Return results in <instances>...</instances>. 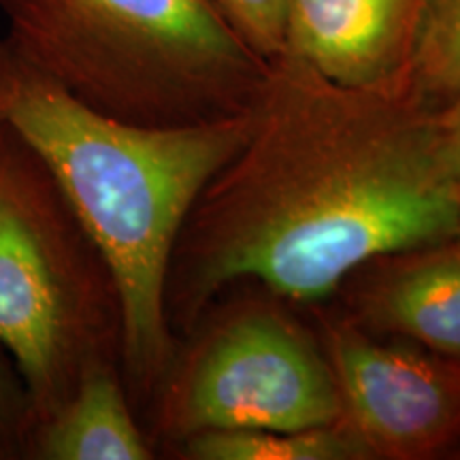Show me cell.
Listing matches in <instances>:
<instances>
[{
	"label": "cell",
	"mask_w": 460,
	"mask_h": 460,
	"mask_svg": "<svg viewBox=\"0 0 460 460\" xmlns=\"http://www.w3.org/2000/svg\"><path fill=\"white\" fill-rule=\"evenodd\" d=\"M278 62L243 147L200 192L172 250L169 326L228 281L318 301L371 258L458 237L460 180L437 109L407 75L345 88L295 58Z\"/></svg>",
	"instance_id": "6da1fadb"
},
{
	"label": "cell",
	"mask_w": 460,
	"mask_h": 460,
	"mask_svg": "<svg viewBox=\"0 0 460 460\" xmlns=\"http://www.w3.org/2000/svg\"><path fill=\"white\" fill-rule=\"evenodd\" d=\"M7 113L111 271L126 373L139 388L154 386L172 354V250L200 192L243 147L254 105L194 124H130L73 99L9 49Z\"/></svg>",
	"instance_id": "7a4b0ae2"
},
{
	"label": "cell",
	"mask_w": 460,
	"mask_h": 460,
	"mask_svg": "<svg viewBox=\"0 0 460 460\" xmlns=\"http://www.w3.org/2000/svg\"><path fill=\"white\" fill-rule=\"evenodd\" d=\"M0 13L22 65L130 124L239 113L230 107L264 84L261 56L216 0H0Z\"/></svg>",
	"instance_id": "3957f363"
},
{
	"label": "cell",
	"mask_w": 460,
	"mask_h": 460,
	"mask_svg": "<svg viewBox=\"0 0 460 460\" xmlns=\"http://www.w3.org/2000/svg\"><path fill=\"white\" fill-rule=\"evenodd\" d=\"M0 348L51 416L94 362L122 358L115 281L39 154L9 128L0 147Z\"/></svg>",
	"instance_id": "277c9868"
},
{
	"label": "cell",
	"mask_w": 460,
	"mask_h": 460,
	"mask_svg": "<svg viewBox=\"0 0 460 460\" xmlns=\"http://www.w3.org/2000/svg\"><path fill=\"white\" fill-rule=\"evenodd\" d=\"M331 369L290 326L245 315L216 332L166 382L156 429L169 439L200 430H307L343 418Z\"/></svg>",
	"instance_id": "5b68a950"
},
{
	"label": "cell",
	"mask_w": 460,
	"mask_h": 460,
	"mask_svg": "<svg viewBox=\"0 0 460 460\" xmlns=\"http://www.w3.org/2000/svg\"><path fill=\"white\" fill-rule=\"evenodd\" d=\"M332 376L369 452L422 458L460 441V367L352 331L332 335Z\"/></svg>",
	"instance_id": "8992f818"
},
{
	"label": "cell",
	"mask_w": 460,
	"mask_h": 460,
	"mask_svg": "<svg viewBox=\"0 0 460 460\" xmlns=\"http://www.w3.org/2000/svg\"><path fill=\"white\" fill-rule=\"evenodd\" d=\"M427 0H290L284 56L345 88L405 77Z\"/></svg>",
	"instance_id": "52a82bcc"
},
{
	"label": "cell",
	"mask_w": 460,
	"mask_h": 460,
	"mask_svg": "<svg viewBox=\"0 0 460 460\" xmlns=\"http://www.w3.org/2000/svg\"><path fill=\"white\" fill-rule=\"evenodd\" d=\"M147 437L132 416L115 362H94L58 410L31 430L28 460H147Z\"/></svg>",
	"instance_id": "ba28073f"
},
{
	"label": "cell",
	"mask_w": 460,
	"mask_h": 460,
	"mask_svg": "<svg viewBox=\"0 0 460 460\" xmlns=\"http://www.w3.org/2000/svg\"><path fill=\"white\" fill-rule=\"evenodd\" d=\"M377 318L460 362V245H439L396 275L377 298Z\"/></svg>",
	"instance_id": "9c48e42d"
},
{
	"label": "cell",
	"mask_w": 460,
	"mask_h": 460,
	"mask_svg": "<svg viewBox=\"0 0 460 460\" xmlns=\"http://www.w3.org/2000/svg\"><path fill=\"white\" fill-rule=\"evenodd\" d=\"M194 460H352L371 456L360 437L341 427L307 430H200L183 439Z\"/></svg>",
	"instance_id": "30bf717a"
},
{
	"label": "cell",
	"mask_w": 460,
	"mask_h": 460,
	"mask_svg": "<svg viewBox=\"0 0 460 460\" xmlns=\"http://www.w3.org/2000/svg\"><path fill=\"white\" fill-rule=\"evenodd\" d=\"M407 79L435 109L460 99V0L424 3Z\"/></svg>",
	"instance_id": "8fae6325"
},
{
	"label": "cell",
	"mask_w": 460,
	"mask_h": 460,
	"mask_svg": "<svg viewBox=\"0 0 460 460\" xmlns=\"http://www.w3.org/2000/svg\"><path fill=\"white\" fill-rule=\"evenodd\" d=\"M234 31L261 58L279 60L286 49L290 0H216Z\"/></svg>",
	"instance_id": "7c38bea8"
},
{
	"label": "cell",
	"mask_w": 460,
	"mask_h": 460,
	"mask_svg": "<svg viewBox=\"0 0 460 460\" xmlns=\"http://www.w3.org/2000/svg\"><path fill=\"white\" fill-rule=\"evenodd\" d=\"M34 413L13 360L0 348V460H24Z\"/></svg>",
	"instance_id": "4fadbf2b"
},
{
	"label": "cell",
	"mask_w": 460,
	"mask_h": 460,
	"mask_svg": "<svg viewBox=\"0 0 460 460\" xmlns=\"http://www.w3.org/2000/svg\"><path fill=\"white\" fill-rule=\"evenodd\" d=\"M437 124L446 163L460 180V99L437 109Z\"/></svg>",
	"instance_id": "5bb4252c"
},
{
	"label": "cell",
	"mask_w": 460,
	"mask_h": 460,
	"mask_svg": "<svg viewBox=\"0 0 460 460\" xmlns=\"http://www.w3.org/2000/svg\"><path fill=\"white\" fill-rule=\"evenodd\" d=\"M7 84H9V49L0 39V147L11 128L7 113Z\"/></svg>",
	"instance_id": "9a60e30c"
},
{
	"label": "cell",
	"mask_w": 460,
	"mask_h": 460,
	"mask_svg": "<svg viewBox=\"0 0 460 460\" xmlns=\"http://www.w3.org/2000/svg\"><path fill=\"white\" fill-rule=\"evenodd\" d=\"M456 243L460 245V230H458V237H456Z\"/></svg>",
	"instance_id": "2e32d148"
}]
</instances>
